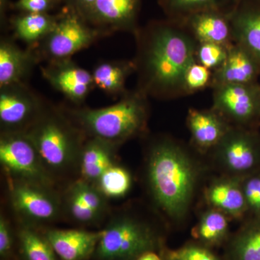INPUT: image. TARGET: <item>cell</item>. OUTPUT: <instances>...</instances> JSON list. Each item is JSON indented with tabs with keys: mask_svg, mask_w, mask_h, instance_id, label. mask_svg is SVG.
Returning <instances> with one entry per match:
<instances>
[{
	"mask_svg": "<svg viewBox=\"0 0 260 260\" xmlns=\"http://www.w3.org/2000/svg\"><path fill=\"white\" fill-rule=\"evenodd\" d=\"M137 89L149 97L172 99L186 95V72L197 61L198 42L184 24L153 20L134 34Z\"/></svg>",
	"mask_w": 260,
	"mask_h": 260,
	"instance_id": "obj_1",
	"label": "cell"
},
{
	"mask_svg": "<svg viewBox=\"0 0 260 260\" xmlns=\"http://www.w3.org/2000/svg\"><path fill=\"white\" fill-rule=\"evenodd\" d=\"M145 170L154 205L169 218H182L190 206L198 176L188 152L172 139L157 138L147 150Z\"/></svg>",
	"mask_w": 260,
	"mask_h": 260,
	"instance_id": "obj_2",
	"label": "cell"
},
{
	"mask_svg": "<svg viewBox=\"0 0 260 260\" xmlns=\"http://www.w3.org/2000/svg\"><path fill=\"white\" fill-rule=\"evenodd\" d=\"M63 108L87 138H99L119 147L147 131L148 97L137 88L126 90L109 107Z\"/></svg>",
	"mask_w": 260,
	"mask_h": 260,
	"instance_id": "obj_3",
	"label": "cell"
},
{
	"mask_svg": "<svg viewBox=\"0 0 260 260\" xmlns=\"http://www.w3.org/2000/svg\"><path fill=\"white\" fill-rule=\"evenodd\" d=\"M25 133L35 145L44 167L56 182L70 174H78L80 154L88 138L64 108L49 103Z\"/></svg>",
	"mask_w": 260,
	"mask_h": 260,
	"instance_id": "obj_4",
	"label": "cell"
},
{
	"mask_svg": "<svg viewBox=\"0 0 260 260\" xmlns=\"http://www.w3.org/2000/svg\"><path fill=\"white\" fill-rule=\"evenodd\" d=\"M101 232L93 255L97 260H137L160 244L153 225L129 210L110 214Z\"/></svg>",
	"mask_w": 260,
	"mask_h": 260,
	"instance_id": "obj_5",
	"label": "cell"
},
{
	"mask_svg": "<svg viewBox=\"0 0 260 260\" xmlns=\"http://www.w3.org/2000/svg\"><path fill=\"white\" fill-rule=\"evenodd\" d=\"M8 202L18 223L42 229L63 218L61 193L44 185L6 175Z\"/></svg>",
	"mask_w": 260,
	"mask_h": 260,
	"instance_id": "obj_6",
	"label": "cell"
},
{
	"mask_svg": "<svg viewBox=\"0 0 260 260\" xmlns=\"http://www.w3.org/2000/svg\"><path fill=\"white\" fill-rule=\"evenodd\" d=\"M103 36L78 13L65 7L64 11L59 14L54 28L42 42L28 48L35 53L39 63L70 59L90 47Z\"/></svg>",
	"mask_w": 260,
	"mask_h": 260,
	"instance_id": "obj_7",
	"label": "cell"
},
{
	"mask_svg": "<svg viewBox=\"0 0 260 260\" xmlns=\"http://www.w3.org/2000/svg\"><path fill=\"white\" fill-rule=\"evenodd\" d=\"M0 162L5 175L54 186L37 148L25 132H1Z\"/></svg>",
	"mask_w": 260,
	"mask_h": 260,
	"instance_id": "obj_8",
	"label": "cell"
},
{
	"mask_svg": "<svg viewBox=\"0 0 260 260\" xmlns=\"http://www.w3.org/2000/svg\"><path fill=\"white\" fill-rule=\"evenodd\" d=\"M214 110L236 126L260 125V83L225 84L213 87Z\"/></svg>",
	"mask_w": 260,
	"mask_h": 260,
	"instance_id": "obj_9",
	"label": "cell"
},
{
	"mask_svg": "<svg viewBox=\"0 0 260 260\" xmlns=\"http://www.w3.org/2000/svg\"><path fill=\"white\" fill-rule=\"evenodd\" d=\"M214 150L229 176L242 178L259 170L260 134L255 129L232 126Z\"/></svg>",
	"mask_w": 260,
	"mask_h": 260,
	"instance_id": "obj_10",
	"label": "cell"
},
{
	"mask_svg": "<svg viewBox=\"0 0 260 260\" xmlns=\"http://www.w3.org/2000/svg\"><path fill=\"white\" fill-rule=\"evenodd\" d=\"M48 104L27 83L0 87L1 132L27 131Z\"/></svg>",
	"mask_w": 260,
	"mask_h": 260,
	"instance_id": "obj_11",
	"label": "cell"
},
{
	"mask_svg": "<svg viewBox=\"0 0 260 260\" xmlns=\"http://www.w3.org/2000/svg\"><path fill=\"white\" fill-rule=\"evenodd\" d=\"M43 78L76 107L95 88L92 73L70 59L47 61L40 67Z\"/></svg>",
	"mask_w": 260,
	"mask_h": 260,
	"instance_id": "obj_12",
	"label": "cell"
},
{
	"mask_svg": "<svg viewBox=\"0 0 260 260\" xmlns=\"http://www.w3.org/2000/svg\"><path fill=\"white\" fill-rule=\"evenodd\" d=\"M141 0H96L88 23L107 36L114 32L133 34L138 30Z\"/></svg>",
	"mask_w": 260,
	"mask_h": 260,
	"instance_id": "obj_13",
	"label": "cell"
},
{
	"mask_svg": "<svg viewBox=\"0 0 260 260\" xmlns=\"http://www.w3.org/2000/svg\"><path fill=\"white\" fill-rule=\"evenodd\" d=\"M228 13L234 42L250 51L260 64V0H234Z\"/></svg>",
	"mask_w": 260,
	"mask_h": 260,
	"instance_id": "obj_14",
	"label": "cell"
},
{
	"mask_svg": "<svg viewBox=\"0 0 260 260\" xmlns=\"http://www.w3.org/2000/svg\"><path fill=\"white\" fill-rule=\"evenodd\" d=\"M260 64L255 56L246 48L234 42L228 49L223 64L212 73V87L225 84L257 83Z\"/></svg>",
	"mask_w": 260,
	"mask_h": 260,
	"instance_id": "obj_15",
	"label": "cell"
},
{
	"mask_svg": "<svg viewBox=\"0 0 260 260\" xmlns=\"http://www.w3.org/2000/svg\"><path fill=\"white\" fill-rule=\"evenodd\" d=\"M44 235L60 260H88L95 254L102 232L47 228Z\"/></svg>",
	"mask_w": 260,
	"mask_h": 260,
	"instance_id": "obj_16",
	"label": "cell"
},
{
	"mask_svg": "<svg viewBox=\"0 0 260 260\" xmlns=\"http://www.w3.org/2000/svg\"><path fill=\"white\" fill-rule=\"evenodd\" d=\"M181 23L198 43H215L226 47L234 43L228 10L221 6L195 13Z\"/></svg>",
	"mask_w": 260,
	"mask_h": 260,
	"instance_id": "obj_17",
	"label": "cell"
},
{
	"mask_svg": "<svg viewBox=\"0 0 260 260\" xmlns=\"http://www.w3.org/2000/svg\"><path fill=\"white\" fill-rule=\"evenodd\" d=\"M39 63L30 48L22 49L13 39L3 38L0 42V87L26 83Z\"/></svg>",
	"mask_w": 260,
	"mask_h": 260,
	"instance_id": "obj_18",
	"label": "cell"
},
{
	"mask_svg": "<svg viewBox=\"0 0 260 260\" xmlns=\"http://www.w3.org/2000/svg\"><path fill=\"white\" fill-rule=\"evenodd\" d=\"M187 125L194 144L201 150L214 149L232 128V124L213 109H189Z\"/></svg>",
	"mask_w": 260,
	"mask_h": 260,
	"instance_id": "obj_19",
	"label": "cell"
},
{
	"mask_svg": "<svg viewBox=\"0 0 260 260\" xmlns=\"http://www.w3.org/2000/svg\"><path fill=\"white\" fill-rule=\"evenodd\" d=\"M119 146L99 138H88L80 154V179L95 184L103 174L116 164Z\"/></svg>",
	"mask_w": 260,
	"mask_h": 260,
	"instance_id": "obj_20",
	"label": "cell"
},
{
	"mask_svg": "<svg viewBox=\"0 0 260 260\" xmlns=\"http://www.w3.org/2000/svg\"><path fill=\"white\" fill-rule=\"evenodd\" d=\"M205 197L213 208L234 218H242L248 211L242 178L229 176L214 181Z\"/></svg>",
	"mask_w": 260,
	"mask_h": 260,
	"instance_id": "obj_21",
	"label": "cell"
},
{
	"mask_svg": "<svg viewBox=\"0 0 260 260\" xmlns=\"http://www.w3.org/2000/svg\"><path fill=\"white\" fill-rule=\"evenodd\" d=\"M134 73L133 60L107 61L98 64L92 75L95 88L108 95L120 97L126 91V80Z\"/></svg>",
	"mask_w": 260,
	"mask_h": 260,
	"instance_id": "obj_22",
	"label": "cell"
},
{
	"mask_svg": "<svg viewBox=\"0 0 260 260\" xmlns=\"http://www.w3.org/2000/svg\"><path fill=\"white\" fill-rule=\"evenodd\" d=\"M59 14L21 13L12 19L14 37L25 43L28 47L42 42L56 26Z\"/></svg>",
	"mask_w": 260,
	"mask_h": 260,
	"instance_id": "obj_23",
	"label": "cell"
},
{
	"mask_svg": "<svg viewBox=\"0 0 260 260\" xmlns=\"http://www.w3.org/2000/svg\"><path fill=\"white\" fill-rule=\"evenodd\" d=\"M16 234L24 259L60 260L40 229L18 223Z\"/></svg>",
	"mask_w": 260,
	"mask_h": 260,
	"instance_id": "obj_24",
	"label": "cell"
},
{
	"mask_svg": "<svg viewBox=\"0 0 260 260\" xmlns=\"http://www.w3.org/2000/svg\"><path fill=\"white\" fill-rule=\"evenodd\" d=\"M232 255L233 260H260V218H253L237 234Z\"/></svg>",
	"mask_w": 260,
	"mask_h": 260,
	"instance_id": "obj_25",
	"label": "cell"
},
{
	"mask_svg": "<svg viewBox=\"0 0 260 260\" xmlns=\"http://www.w3.org/2000/svg\"><path fill=\"white\" fill-rule=\"evenodd\" d=\"M228 230L226 215L213 208L203 213L193 234L194 237L205 244H217L225 239Z\"/></svg>",
	"mask_w": 260,
	"mask_h": 260,
	"instance_id": "obj_26",
	"label": "cell"
},
{
	"mask_svg": "<svg viewBox=\"0 0 260 260\" xmlns=\"http://www.w3.org/2000/svg\"><path fill=\"white\" fill-rule=\"evenodd\" d=\"M63 218L80 225H93L104 220L80 199L70 184L61 193Z\"/></svg>",
	"mask_w": 260,
	"mask_h": 260,
	"instance_id": "obj_27",
	"label": "cell"
},
{
	"mask_svg": "<svg viewBox=\"0 0 260 260\" xmlns=\"http://www.w3.org/2000/svg\"><path fill=\"white\" fill-rule=\"evenodd\" d=\"M133 184L129 171L117 162L109 168L99 178L95 186L108 199L125 196Z\"/></svg>",
	"mask_w": 260,
	"mask_h": 260,
	"instance_id": "obj_28",
	"label": "cell"
},
{
	"mask_svg": "<svg viewBox=\"0 0 260 260\" xmlns=\"http://www.w3.org/2000/svg\"><path fill=\"white\" fill-rule=\"evenodd\" d=\"M168 19L183 23L191 15L221 6L219 0H158Z\"/></svg>",
	"mask_w": 260,
	"mask_h": 260,
	"instance_id": "obj_29",
	"label": "cell"
},
{
	"mask_svg": "<svg viewBox=\"0 0 260 260\" xmlns=\"http://www.w3.org/2000/svg\"><path fill=\"white\" fill-rule=\"evenodd\" d=\"M70 184L87 206L100 215L102 218H107L110 213L108 203L109 199L99 190L95 184L80 178L72 181Z\"/></svg>",
	"mask_w": 260,
	"mask_h": 260,
	"instance_id": "obj_30",
	"label": "cell"
},
{
	"mask_svg": "<svg viewBox=\"0 0 260 260\" xmlns=\"http://www.w3.org/2000/svg\"><path fill=\"white\" fill-rule=\"evenodd\" d=\"M229 47L215 43H198L197 61L205 68L216 70L226 58Z\"/></svg>",
	"mask_w": 260,
	"mask_h": 260,
	"instance_id": "obj_31",
	"label": "cell"
},
{
	"mask_svg": "<svg viewBox=\"0 0 260 260\" xmlns=\"http://www.w3.org/2000/svg\"><path fill=\"white\" fill-rule=\"evenodd\" d=\"M242 186L248 211L260 218V171L242 177Z\"/></svg>",
	"mask_w": 260,
	"mask_h": 260,
	"instance_id": "obj_32",
	"label": "cell"
},
{
	"mask_svg": "<svg viewBox=\"0 0 260 260\" xmlns=\"http://www.w3.org/2000/svg\"><path fill=\"white\" fill-rule=\"evenodd\" d=\"M211 79L210 70L200 63H194L186 72L184 80L186 93H194L210 85Z\"/></svg>",
	"mask_w": 260,
	"mask_h": 260,
	"instance_id": "obj_33",
	"label": "cell"
},
{
	"mask_svg": "<svg viewBox=\"0 0 260 260\" xmlns=\"http://www.w3.org/2000/svg\"><path fill=\"white\" fill-rule=\"evenodd\" d=\"M164 260H220L213 253L198 245H186L176 250L164 251Z\"/></svg>",
	"mask_w": 260,
	"mask_h": 260,
	"instance_id": "obj_34",
	"label": "cell"
},
{
	"mask_svg": "<svg viewBox=\"0 0 260 260\" xmlns=\"http://www.w3.org/2000/svg\"><path fill=\"white\" fill-rule=\"evenodd\" d=\"M14 244V230L9 218L4 212L0 215V256L3 259L9 257Z\"/></svg>",
	"mask_w": 260,
	"mask_h": 260,
	"instance_id": "obj_35",
	"label": "cell"
},
{
	"mask_svg": "<svg viewBox=\"0 0 260 260\" xmlns=\"http://www.w3.org/2000/svg\"><path fill=\"white\" fill-rule=\"evenodd\" d=\"M61 3V0H17L13 6L21 13H49Z\"/></svg>",
	"mask_w": 260,
	"mask_h": 260,
	"instance_id": "obj_36",
	"label": "cell"
},
{
	"mask_svg": "<svg viewBox=\"0 0 260 260\" xmlns=\"http://www.w3.org/2000/svg\"><path fill=\"white\" fill-rule=\"evenodd\" d=\"M96 0H64L67 8H70L80 15L88 23L94 4Z\"/></svg>",
	"mask_w": 260,
	"mask_h": 260,
	"instance_id": "obj_37",
	"label": "cell"
},
{
	"mask_svg": "<svg viewBox=\"0 0 260 260\" xmlns=\"http://www.w3.org/2000/svg\"><path fill=\"white\" fill-rule=\"evenodd\" d=\"M137 260H164L162 257L155 254L154 251H147L142 254Z\"/></svg>",
	"mask_w": 260,
	"mask_h": 260,
	"instance_id": "obj_38",
	"label": "cell"
},
{
	"mask_svg": "<svg viewBox=\"0 0 260 260\" xmlns=\"http://www.w3.org/2000/svg\"><path fill=\"white\" fill-rule=\"evenodd\" d=\"M61 2H64V0H61Z\"/></svg>",
	"mask_w": 260,
	"mask_h": 260,
	"instance_id": "obj_39",
	"label": "cell"
}]
</instances>
